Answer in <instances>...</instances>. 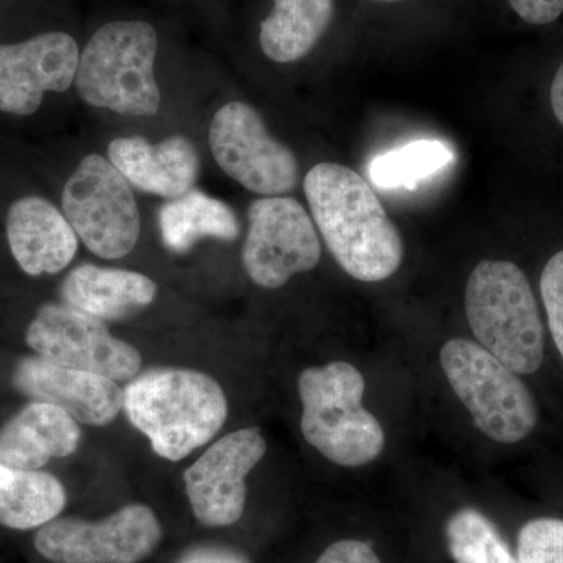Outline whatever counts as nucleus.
Here are the masks:
<instances>
[{
  "mask_svg": "<svg viewBox=\"0 0 563 563\" xmlns=\"http://www.w3.org/2000/svg\"><path fill=\"white\" fill-rule=\"evenodd\" d=\"M466 318L481 346L517 374H532L544 358L539 306L526 274L512 262L477 263L466 284Z\"/></svg>",
  "mask_w": 563,
  "mask_h": 563,
  "instance_id": "obj_3",
  "label": "nucleus"
},
{
  "mask_svg": "<svg viewBox=\"0 0 563 563\" xmlns=\"http://www.w3.org/2000/svg\"><path fill=\"white\" fill-rule=\"evenodd\" d=\"M124 410L155 454L179 462L221 431L229 407L209 374L157 368L133 377L124 390Z\"/></svg>",
  "mask_w": 563,
  "mask_h": 563,
  "instance_id": "obj_2",
  "label": "nucleus"
},
{
  "mask_svg": "<svg viewBox=\"0 0 563 563\" xmlns=\"http://www.w3.org/2000/svg\"><path fill=\"white\" fill-rule=\"evenodd\" d=\"M79 422L47 402H32L0 431V463L38 472L52 459L68 457L79 448Z\"/></svg>",
  "mask_w": 563,
  "mask_h": 563,
  "instance_id": "obj_17",
  "label": "nucleus"
},
{
  "mask_svg": "<svg viewBox=\"0 0 563 563\" xmlns=\"http://www.w3.org/2000/svg\"><path fill=\"white\" fill-rule=\"evenodd\" d=\"M446 543L455 563H521L496 526L472 507L448 520Z\"/></svg>",
  "mask_w": 563,
  "mask_h": 563,
  "instance_id": "obj_23",
  "label": "nucleus"
},
{
  "mask_svg": "<svg viewBox=\"0 0 563 563\" xmlns=\"http://www.w3.org/2000/svg\"><path fill=\"white\" fill-rule=\"evenodd\" d=\"M158 36L144 21L109 22L80 54L77 91L88 106L132 117H154L161 90L154 76Z\"/></svg>",
  "mask_w": 563,
  "mask_h": 563,
  "instance_id": "obj_5",
  "label": "nucleus"
},
{
  "mask_svg": "<svg viewBox=\"0 0 563 563\" xmlns=\"http://www.w3.org/2000/svg\"><path fill=\"white\" fill-rule=\"evenodd\" d=\"M365 388L363 374L347 362L313 366L299 376L303 439L336 465H368L384 451L383 426L362 406Z\"/></svg>",
  "mask_w": 563,
  "mask_h": 563,
  "instance_id": "obj_4",
  "label": "nucleus"
},
{
  "mask_svg": "<svg viewBox=\"0 0 563 563\" xmlns=\"http://www.w3.org/2000/svg\"><path fill=\"white\" fill-rule=\"evenodd\" d=\"M272 13L261 25L263 54L276 63L301 60L331 25L333 0H273Z\"/></svg>",
  "mask_w": 563,
  "mask_h": 563,
  "instance_id": "obj_19",
  "label": "nucleus"
},
{
  "mask_svg": "<svg viewBox=\"0 0 563 563\" xmlns=\"http://www.w3.org/2000/svg\"><path fill=\"white\" fill-rule=\"evenodd\" d=\"M518 16L532 25L551 24L563 13V0H509Z\"/></svg>",
  "mask_w": 563,
  "mask_h": 563,
  "instance_id": "obj_27",
  "label": "nucleus"
},
{
  "mask_svg": "<svg viewBox=\"0 0 563 563\" xmlns=\"http://www.w3.org/2000/svg\"><path fill=\"white\" fill-rule=\"evenodd\" d=\"M247 220L243 266L255 284L274 290L295 274L317 268L321 261L320 239L312 218L296 199H258L247 211Z\"/></svg>",
  "mask_w": 563,
  "mask_h": 563,
  "instance_id": "obj_11",
  "label": "nucleus"
},
{
  "mask_svg": "<svg viewBox=\"0 0 563 563\" xmlns=\"http://www.w3.org/2000/svg\"><path fill=\"white\" fill-rule=\"evenodd\" d=\"M540 291L551 335L563 358V251L558 252L547 263L540 279Z\"/></svg>",
  "mask_w": 563,
  "mask_h": 563,
  "instance_id": "obj_25",
  "label": "nucleus"
},
{
  "mask_svg": "<svg viewBox=\"0 0 563 563\" xmlns=\"http://www.w3.org/2000/svg\"><path fill=\"white\" fill-rule=\"evenodd\" d=\"M177 563H250V561L229 548L202 544L188 550Z\"/></svg>",
  "mask_w": 563,
  "mask_h": 563,
  "instance_id": "obj_28",
  "label": "nucleus"
},
{
  "mask_svg": "<svg viewBox=\"0 0 563 563\" xmlns=\"http://www.w3.org/2000/svg\"><path fill=\"white\" fill-rule=\"evenodd\" d=\"M266 454L261 428L228 433L184 474L196 520L210 528L235 525L246 507V477Z\"/></svg>",
  "mask_w": 563,
  "mask_h": 563,
  "instance_id": "obj_12",
  "label": "nucleus"
},
{
  "mask_svg": "<svg viewBox=\"0 0 563 563\" xmlns=\"http://www.w3.org/2000/svg\"><path fill=\"white\" fill-rule=\"evenodd\" d=\"M158 229L166 250L174 254L191 251L202 239L233 242L240 236V222L231 207L195 188L162 207Z\"/></svg>",
  "mask_w": 563,
  "mask_h": 563,
  "instance_id": "obj_20",
  "label": "nucleus"
},
{
  "mask_svg": "<svg viewBox=\"0 0 563 563\" xmlns=\"http://www.w3.org/2000/svg\"><path fill=\"white\" fill-rule=\"evenodd\" d=\"M80 52L68 33L51 32L20 44L0 46V111L29 117L46 92L69 90Z\"/></svg>",
  "mask_w": 563,
  "mask_h": 563,
  "instance_id": "obj_13",
  "label": "nucleus"
},
{
  "mask_svg": "<svg viewBox=\"0 0 563 563\" xmlns=\"http://www.w3.org/2000/svg\"><path fill=\"white\" fill-rule=\"evenodd\" d=\"M161 540L154 510L129 504L101 521L55 518L41 526L35 548L54 563H140Z\"/></svg>",
  "mask_w": 563,
  "mask_h": 563,
  "instance_id": "obj_9",
  "label": "nucleus"
},
{
  "mask_svg": "<svg viewBox=\"0 0 563 563\" xmlns=\"http://www.w3.org/2000/svg\"><path fill=\"white\" fill-rule=\"evenodd\" d=\"M454 162V152L439 140H418L374 158L369 179L383 190L415 188Z\"/></svg>",
  "mask_w": 563,
  "mask_h": 563,
  "instance_id": "obj_22",
  "label": "nucleus"
},
{
  "mask_svg": "<svg viewBox=\"0 0 563 563\" xmlns=\"http://www.w3.org/2000/svg\"><path fill=\"white\" fill-rule=\"evenodd\" d=\"M374 2L395 3V2H402V0H374Z\"/></svg>",
  "mask_w": 563,
  "mask_h": 563,
  "instance_id": "obj_30",
  "label": "nucleus"
},
{
  "mask_svg": "<svg viewBox=\"0 0 563 563\" xmlns=\"http://www.w3.org/2000/svg\"><path fill=\"white\" fill-rule=\"evenodd\" d=\"M18 390L65 410L77 422L107 426L124 409V390L109 379L40 357H25L13 374Z\"/></svg>",
  "mask_w": 563,
  "mask_h": 563,
  "instance_id": "obj_14",
  "label": "nucleus"
},
{
  "mask_svg": "<svg viewBox=\"0 0 563 563\" xmlns=\"http://www.w3.org/2000/svg\"><path fill=\"white\" fill-rule=\"evenodd\" d=\"M551 107H553L555 120L563 125V63L559 66L551 85Z\"/></svg>",
  "mask_w": 563,
  "mask_h": 563,
  "instance_id": "obj_29",
  "label": "nucleus"
},
{
  "mask_svg": "<svg viewBox=\"0 0 563 563\" xmlns=\"http://www.w3.org/2000/svg\"><path fill=\"white\" fill-rule=\"evenodd\" d=\"M60 295L73 309L101 321H118L151 306L157 285L129 269L80 265L63 280Z\"/></svg>",
  "mask_w": 563,
  "mask_h": 563,
  "instance_id": "obj_18",
  "label": "nucleus"
},
{
  "mask_svg": "<svg viewBox=\"0 0 563 563\" xmlns=\"http://www.w3.org/2000/svg\"><path fill=\"white\" fill-rule=\"evenodd\" d=\"M521 563H563V520L537 518L518 533Z\"/></svg>",
  "mask_w": 563,
  "mask_h": 563,
  "instance_id": "obj_24",
  "label": "nucleus"
},
{
  "mask_svg": "<svg viewBox=\"0 0 563 563\" xmlns=\"http://www.w3.org/2000/svg\"><path fill=\"white\" fill-rule=\"evenodd\" d=\"M65 506V487L57 477L0 463V525L18 531L41 528Z\"/></svg>",
  "mask_w": 563,
  "mask_h": 563,
  "instance_id": "obj_21",
  "label": "nucleus"
},
{
  "mask_svg": "<svg viewBox=\"0 0 563 563\" xmlns=\"http://www.w3.org/2000/svg\"><path fill=\"white\" fill-rule=\"evenodd\" d=\"M25 340L46 361L114 383L136 377L143 363L140 351L111 335L103 321L66 303L41 307Z\"/></svg>",
  "mask_w": 563,
  "mask_h": 563,
  "instance_id": "obj_10",
  "label": "nucleus"
},
{
  "mask_svg": "<svg viewBox=\"0 0 563 563\" xmlns=\"http://www.w3.org/2000/svg\"><path fill=\"white\" fill-rule=\"evenodd\" d=\"M63 214L85 246L106 261L131 254L140 239V211L131 184L109 158L79 163L62 195Z\"/></svg>",
  "mask_w": 563,
  "mask_h": 563,
  "instance_id": "obj_7",
  "label": "nucleus"
},
{
  "mask_svg": "<svg viewBox=\"0 0 563 563\" xmlns=\"http://www.w3.org/2000/svg\"><path fill=\"white\" fill-rule=\"evenodd\" d=\"M303 192L322 239L344 272L362 282H380L398 272L401 233L361 174L339 163L313 166Z\"/></svg>",
  "mask_w": 563,
  "mask_h": 563,
  "instance_id": "obj_1",
  "label": "nucleus"
},
{
  "mask_svg": "<svg viewBox=\"0 0 563 563\" xmlns=\"http://www.w3.org/2000/svg\"><path fill=\"white\" fill-rule=\"evenodd\" d=\"M210 150L231 179L257 195L282 196L298 184L299 165L287 146L273 139L254 107L225 103L210 124Z\"/></svg>",
  "mask_w": 563,
  "mask_h": 563,
  "instance_id": "obj_8",
  "label": "nucleus"
},
{
  "mask_svg": "<svg viewBox=\"0 0 563 563\" xmlns=\"http://www.w3.org/2000/svg\"><path fill=\"white\" fill-rule=\"evenodd\" d=\"M109 161L133 187L162 198H180L191 190L199 174V155L185 136L152 144L141 136L111 141Z\"/></svg>",
  "mask_w": 563,
  "mask_h": 563,
  "instance_id": "obj_16",
  "label": "nucleus"
},
{
  "mask_svg": "<svg viewBox=\"0 0 563 563\" xmlns=\"http://www.w3.org/2000/svg\"><path fill=\"white\" fill-rule=\"evenodd\" d=\"M314 563H383L373 548L361 540H340L332 543Z\"/></svg>",
  "mask_w": 563,
  "mask_h": 563,
  "instance_id": "obj_26",
  "label": "nucleus"
},
{
  "mask_svg": "<svg viewBox=\"0 0 563 563\" xmlns=\"http://www.w3.org/2000/svg\"><path fill=\"white\" fill-rule=\"evenodd\" d=\"M7 239L11 254L29 276L63 272L79 250V236L63 211L36 196L10 207Z\"/></svg>",
  "mask_w": 563,
  "mask_h": 563,
  "instance_id": "obj_15",
  "label": "nucleus"
},
{
  "mask_svg": "<svg viewBox=\"0 0 563 563\" xmlns=\"http://www.w3.org/2000/svg\"><path fill=\"white\" fill-rule=\"evenodd\" d=\"M440 363L448 383L484 435L506 444L531 435L539 421L536 399L509 366L465 339L444 343Z\"/></svg>",
  "mask_w": 563,
  "mask_h": 563,
  "instance_id": "obj_6",
  "label": "nucleus"
}]
</instances>
